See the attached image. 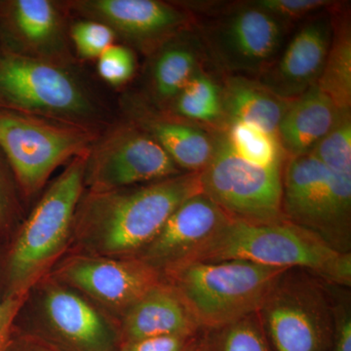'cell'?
Here are the masks:
<instances>
[{
  "label": "cell",
  "instance_id": "obj_1",
  "mask_svg": "<svg viewBox=\"0 0 351 351\" xmlns=\"http://www.w3.org/2000/svg\"><path fill=\"white\" fill-rule=\"evenodd\" d=\"M200 193V173L186 172L130 188L84 189L76 206L68 252L136 257L176 209Z\"/></svg>",
  "mask_w": 351,
  "mask_h": 351
},
{
  "label": "cell",
  "instance_id": "obj_2",
  "mask_svg": "<svg viewBox=\"0 0 351 351\" xmlns=\"http://www.w3.org/2000/svg\"><path fill=\"white\" fill-rule=\"evenodd\" d=\"M85 161L86 156L66 164L8 237L0 258V299L24 302L68 252L76 206L85 189Z\"/></svg>",
  "mask_w": 351,
  "mask_h": 351
},
{
  "label": "cell",
  "instance_id": "obj_3",
  "mask_svg": "<svg viewBox=\"0 0 351 351\" xmlns=\"http://www.w3.org/2000/svg\"><path fill=\"white\" fill-rule=\"evenodd\" d=\"M239 260L308 270L327 282L350 288L351 253L332 250L317 235L289 223H253L230 218L184 265Z\"/></svg>",
  "mask_w": 351,
  "mask_h": 351
},
{
  "label": "cell",
  "instance_id": "obj_4",
  "mask_svg": "<svg viewBox=\"0 0 351 351\" xmlns=\"http://www.w3.org/2000/svg\"><path fill=\"white\" fill-rule=\"evenodd\" d=\"M0 110L36 115L101 132L112 114L78 66H63L0 44Z\"/></svg>",
  "mask_w": 351,
  "mask_h": 351
},
{
  "label": "cell",
  "instance_id": "obj_5",
  "mask_svg": "<svg viewBox=\"0 0 351 351\" xmlns=\"http://www.w3.org/2000/svg\"><path fill=\"white\" fill-rule=\"evenodd\" d=\"M287 269L246 261L189 263L164 276L202 330L257 313L277 278Z\"/></svg>",
  "mask_w": 351,
  "mask_h": 351
},
{
  "label": "cell",
  "instance_id": "obj_6",
  "mask_svg": "<svg viewBox=\"0 0 351 351\" xmlns=\"http://www.w3.org/2000/svg\"><path fill=\"white\" fill-rule=\"evenodd\" d=\"M100 133L68 122L0 110V149L24 204L43 193L57 168L87 156Z\"/></svg>",
  "mask_w": 351,
  "mask_h": 351
},
{
  "label": "cell",
  "instance_id": "obj_7",
  "mask_svg": "<svg viewBox=\"0 0 351 351\" xmlns=\"http://www.w3.org/2000/svg\"><path fill=\"white\" fill-rule=\"evenodd\" d=\"M15 326L60 351H119L121 346L117 321L50 276L31 289Z\"/></svg>",
  "mask_w": 351,
  "mask_h": 351
},
{
  "label": "cell",
  "instance_id": "obj_8",
  "mask_svg": "<svg viewBox=\"0 0 351 351\" xmlns=\"http://www.w3.org/2000/svg\"><path fill=\"white\" fill-rule=\"evenodd\" d=\"M257 314L274 350L331 351L332 284L313 272L284 270Z\"/></svg>",
  "mask_w": 351,
  "mask_h": 351
},
{
  "label": "cell",
  "instance_id": "obj_9",
  "mask_svg": "<svg viewBox=\"0 0 351 351\" xmlns=\"http://www.w3.org/2000/svg\"><path fill=\"white\" fill-rule=\"evenodd\" d=\"M283 166L257 167L233 154L221 130L215 132L213 156L200 172L202 193L230 218L272 223L282 214Z\"/></svg>",
  "mask_w": 351,
  "mask_h": 351
},
{
  "label": "cell",
  "instance_id": "obj_10",
  "mask_svg": "<svg viewBox=\"0 0 351 351\" xmlns=\"http://www.w3.org/2000/svg\"><path fill=\"white\" fill-rule=\"evenodd\" d=\"M160 145L126 119L101 132L86 156L84 188L107 191L160 181L181 174Z\"/></svg>",
  "mask_w": 351,
  "mask_h": 351
},
{
  "label": "cell",
  "instance_id": "obj_11",
  "mask_svg": "<svg viewBox=\"0 0 351 351\" xmlns=\"http://www.w3.org/2000/svg\"><path fill=\"white\" fill-rule=\"evenodd\" d=\"M48 276L84 295L119 324L149 291L164 281L138 258H110L66 252Z\"/></svg>",
  "mask_w": 351,
  "mask_h": 351
},
{
  "label": "cell",
  "instance_id": "obj_12",
  "mask_svg": "<svg viewBox=\"0 0 351 351\" xmlns=\"http://www.w3.org/2000/svg\"><path fill=\"white\" fill-rule=\"evenodd\" d=\"M286 25L251 2L219 14L205 25L204 39L215 61L228 73L260 75L276 59Z\"/></svg>",
  "mask_w": 351,
  "mask_h": 351
},
{
  "label": "cell",
  "instance_id": "obj_13",
  "mask_svg": "<svg viewBox=\"0 0 351 351\" xmlns=\"http://www.w3.org/2000/svg\"><path fill=\"white\" fill-rule=\"evenodd\" d=\"M64 4L71 16L108 25L124 45L147 57L189 32L193 23L191 11L160 0H66Z\"/></svg>",
  "mask_w": 351,
  "mask_h": 351
},
{
  "label": "cell",
  "instance_id": "obj_14",
  "mask_svg": "<svg viewBox=\"0 0 351 351\" xmlns=\"http://www.w3.org/2000/svg\"><path fill=\"white\" fill-rule=\"evenodd\" d=\"M64 1L0 0V44L7 49L63 66H78Z\"/></svg>",
  "mask_w": 351,
  "mask_h": 351
},
{
  "label": "cell",
  "instance_id": "obj_15",
  "mask_svg": "<svg viewBox=\"0 0 351 351\" xmlns=\"http://www.w3.org/2000/svg\"><path fill=\"white\" fill-rule=\"evenodd\" d=\"M230 217L204 193L184 201L136 257L163 277L182 267Z\"/></svg>",
  "mask_w": 351,
  "mask_h": 351
},
{
  "label": "cell",
  "instance_id": "obj_16",
  "mask_svg": "<svg viewBox=\"0 0 351 351\" xmlns=\"http://www.w3.org/2000/svg\"><path fill=\"white\" fill-rule=\"evenodd\" d=\"M123 119L147 132L186 173H200L213 156L215 133L154 107L138 92L119 98ZM216 132V131H215Z\"/></svg>",
  "mask_w": 351,
  "mask_h": 351
},
{
  "label": "cell",
  "instance_id": "obj_17",
  "mask_svg": "<svg viewBox=\"0 0 351 351\" xmlns=\"http://www.w3.org/2000/svg\"><path fill=\"white\" fill-rule=\"evenodd\" d=\"M332 36V18L321 14L302 25L278 59L258 80L288 100L298 98L319 80Z\"/></svg>",
  "mask_w": 351,
  "mask_h": 351
},
{
  "label": "cell",
  "instance_id": "obj_18",
  "mask_svg": "<svg viewBox=\"0 0 351 351\" xmlns=\"http://www.w3.org/2000/svg\"><path fill=\"white\" fill-rule=\"evenodd\" d=\"M119 330L121 346L156 337L195 336L203 331L165 278L122 316Z\"/></svg>",
  "mask_w": 351,
  "mask_h": 351
},
{
  "label": "cell",
  "instance_id": "obj_19",
  "mask_svg": "<svg viewBox=\"0 0 351 351\" xmlns=\"http://www.w3.org/2000/svg\"><path fill=\"white\" fill-rule=\"evenodd\" d=\"M282 170L283 218L315 234L330 170L313 154L288 156Z\"/></svg>",
  "mask_w": 351,
  "mask_h": 351
},
{
  "label": "cell",
  "instance_id": "obj_20",
  "mask_svg": "<svg viewBox=\"0 0 351 351\" xmlns=\"http://www.w3.org/2000/svg\"><path fill=\"white\" fill-rule=\"evenodd\" d=\"M186 34L171 39L147 57L145 91L140 94L154 107H167L201 69L199 49Z\"/></svg>",
  "mask_w": 351,
  "mask_h": 351
},
{
  "label": "cell",
  "instance_id": "obj_21",
  "mask_svg": "<svg viewBox=\"0 0 351 351\" xmlns=\"http://www.w3.org/2000/svg\"><path fill=\"white\" fill-rule=\"evenodd\" d=\"M341 112L316 84L295 99L277 130L286 156L308 154L329 133Z\"/></svg>",
  "mask_w": 351,
  "mask_h": 351
},
{
  "label": "cell",
  "instance_id": "obj_22",
  "mask_svg": "<svg viewBox=\"0 0 351 351\" xmlns=\"http://www.w3.org/2000/svg\"><path fill=\"white\" fill-rule=\"evenodd\" d=\"M221 97L226 124L244 122L276 135L281 119L295 100L278 96L258 80L239 75L226 78Z\"/></svg>",
  "mask_w": 351,
  "mask_h": 351
},
{
  "label": "cell",
  "instance_id": "obj_23",
  "mask_svg": "<svg viewBox=\"0 0 351 351\" xmlns=\"http://www.w3.org/2000/svg\"><path fill=\"white\" fill-rule=\"evenodd\" d=\"M316 85L339 110H350L351 32L346 15L332 18L331 45Z\"/></svg>",
  "mask_w": 351,
  "mask_h": 351
},
{
  "label": "cell",
  "instance_id": "obj_24",
  "mask_svg": "<svg viewBox=\"0 0 351 351\" xmlns=\"http://www.w3.org/2000/svg\"><path fill=\"white\" fill-rule=\"evenodd\" d=\"M180 119L216 128L226 125L221 87L201 69L167 107L160 108Z\"/></svg>",
  "mask_w": 351,
  "mask_h": 351
},
{
  "label": "cell",
  "instance_id": "obj_25",
  "mask_svg": "<svg viewBox=\"0 0 351 351\" xmlns=\"http://www.w3.org/2000/svg\"><path fill=\"white\" fill-rule=\"evenodd\" d=\"M221 132L233 154L245 162L262 168L285 163L287 156L276 134L239 121L228 122Z\"/></svg>",
  "mask_w": 351,
  "mask_h": 351
},
{
  "label": "cell",
  "instance_id": "obj_26",
  "mask_svg": "<svg viewBox=\"0 0 351 351\" xmlns=\"http://www.w3.org/2000/svg\"><path fill=\"white\" fill-rule=\"evenodd\" d=\"M202 345L205 351H276L257 313L223 327L203 330Z\"/></svg>",
  "mask_w": 351,
  "mask_h": 351
},
{
  "label": "cell",
  "instance_id": "obj_27",
  "mask_svg": "<svg viewBox=\"0 0 351 351\" xmlns=\"http://www.w3.org/2000/svg\"><path fill=\"white\" fill-rule=\"evenodd\" d=\"M308 154L332 172L351 174V114L343 110L336 124Z\"/></svg>",
  "mask_w": 351,
  "mask_h": 351
},
{
  "label": "cell",
  "instance_id": "obj_28",
  "mask_svg": "<svg viewBox=\"0 0 351 351\" xmlns=\"http://www.w3.org/2000/svg\"><path fill=\"white\" fill-rule=\"evenodd\" d=\"M69 40L78 62L97 60L101 53L114 44L117 38L112 29L97 21L78 19L69 25Z\"/></svg>",
  "mask_w": 351,
  "mask_h": 351
},
{
  "label": "cell",
  "instance_id": "obj_29",
  "mask_svg": "<svg viewBox=\"0 0 351 351\" xmlns=\"http://www.w3.org/2000/svg\"><path fill=\"white\" fill-rule=\"evenodd\" d=\"M25 204L3 152L0 149V230L2 237L12 234L25 218Z\"/></svg>",
  "mask_w": 351,
  "mask_h": 351
},
{
  "label": "cell",
  "instance_id": "obj_30",
  "mask_svg": "<svg viewBox=\"0 0 351 351\" xmlns=\"http://www.w3.org/2000/svg\"><path fill=\"white\" fill-rule=\"evenodd\" d=\"M97 69L101 80L110 86H124L135 75V53L124 44H112L97 59Z\"/></svg>",
  "mask_w": 351,
  "mask_h": 351
},
{
  "label": "cell",
  "instance_id": "obj_31",
  "mask_svg": "<svg viewBox=\"0 0 351 351\" xmlns=\"http://www.w3.org/2000/svg\"><path fill=\"white\" fill-rule=\"evenodd\" d=\"M350 288L332 284L334 330L331 351H351Z\"/></svg>",
  "mask_w": 351,
  "mask_h": 351
},
{
  "label": "cell",
  "instance_id": "obj_32",
  "mask_svg": "<svg viewBox=\"0 0 351 351\" xmlns=\"http://www.w3.org/2000/svg\"><path fill=\"white\" fill-rule=\"evenodd\" d=\"M253 2L286 25L332 5V2L327 0H258Z\"/></svg>",
  "mask_w": 351,
  "mask_h": 351
},
{
  "label": "cell",
  "instance_id": "obj_33",
  "mask_svg": "<svg viewBox=\"0 0 351 351\" xmlns=\"http://www.w3.org/2000/svg\"><path fill=\"white\" fill-rule=\"evenodd\" d=\"M163 336L124 343L119 351H193L202 336Z\"/></svg>",
  "mask_w": 351,
  "mask_h": 351
},
{
  "label": "cell",
  "instance_id": "obj_34",
  "mask_svg": "<svg viewBox=\"0 0 351 351\" xmlns=\"http://www.w3.org/2000/svg\"><path fill=\"white\" fill-rule=\"evenodd\" d=\"M23 302L0 299V351H5Z\"/></svg>",
  "mask_w": 351,
  "mask_h": 351
},
{
  "label": "cell",
  "instance_id": "obj_35",
  "mask_svg": "<svg viewBox=\"0 0 351 351\" xmlns=\"http://www.w3.org/2000/svg\"><path fill=\"white\" fill-rule=\"evenodd\" d=\"M5 351H60L45 341L21 331L14 324L12 334Z\"/></svg>",
  "mask_w": 351,
  "mask_h": 351
},
{
  "label": "cell",
  "instance_id": "obj_36",
  "mask_svg": "<svg viewBox=\"0 0 351 351\" xmlns=\"http://www.w3.org/2000/svg\"><path fill=\"white\" fill-rule=\"evenodd\" d=\"M193 351H205L204 348H203L202 345V336H201V339L199 341V343H198L197 346L195 348V350Z\"/></svg>",
  "mask_w": 351,
  "mask_h": 351
},
{
  "label": "cell",
  "instance_id": "obj_37",
  "mask_svg": "<svg viewBox=\"0 0 351 351\" xmlns=\"http://www.w3.org/2000/svg\"><path fill=\"white\" fill-rule=\"evenodd\" d=\"M0 239H2L1 230H0Z\"/></svg>",
  "mask_w": 351,
  "mask_h": 351
}]
</instances>
